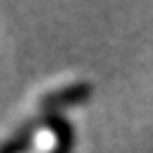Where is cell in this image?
I'll list each match as a JSON object with an SVG mask.
<instances>
[{"instance_id":"obj_1","label":"cell","mask_w":153,"mask_h":153,"mask_svg":"<svg viewBox=\"0 0 153 153\" xmlns=\"http://www.w3.org/2000/svg\"><path fill=\"white\" fill-rule=\"evenodd\" d=\"M91 98V84L86 81H79V84H69L65 88H57L53 93H48L43 100H41V108L50 115H57L60 108H67V105H79V103H86Z\"/></svg>"}]
</instances>
